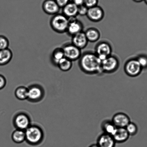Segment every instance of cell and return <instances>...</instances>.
Masks as SVG:
<instances>
[{
    "instance_id": "obj_34",
    "label": "cell",
    "mask_w": 147,
    "mask_h": 147,
    "mask_svg": "<svg viewBox=\"0 0 147 147\" xmlns=\"http://www.w3.org/2000/svg\"><path fill=\"white\" fill-rule=\"evenodd\" d=\"M134 2L136 3H140L144 1V0H133Z\"/></svg>"
},
{
    "instance_id": "obj_11",
    "label": "cell",
    "mask_w": 147,
    "mask_h": 147,
    "mask_svg": "<svg viewBox=\"0 0 147 147\" xmlns=\"http://www.w3.org/2000/svg\"><path fill=\"white\" fill-rule=\"evenodd\" d=\"M111 120L117 128H125L131 122L129 116L123 112H118L115 114Z\"/></svg>"
},
{
    "instance_id": "obj_1",
    "label": "cell",
    "mask_w": 147,
    "mask_h": 147,
    "mask_svg": "<svg viewBox=\"0 0 147 147\" xmlns=\"http://www.w3.org/2000/svg\"><path fill=\"white\" fill-rule=\"evenodd\" d=\"M78 60V65L84 73L89 75L102 74V61L95 52H85L82 54Z\"/></svg>"
},
{
    "instance_id": "obj_27",
    "label": "cell",
    "mask_w": 147,
    "mask_h": 147,
    "mask_svg": "<svg viewBox=\"0 0 147 147\" xmlns=\"http://www.w3.org/2000/svg\"><path fill=\"white\" fill-rule=\"evenodd\" d=\"M9 45V40L5 36L0 35V50L8 48Z\"/></svg>"
},
{
    "instance_id": "obj_18",
    "label": "cell",
    "mask_w": 147,
    "mask_h": 147,
    "mask_svg": "<svg viewBox=\"0 0 147 147\" xmlns=\"http://www.w3.org/2000/svg\"><path fill=\"white\" fill-rule=\"evenodd\" d=\"M13 54L9 48L0 50V66L7 65L12 60Z\"/></svg>"
},
{
    "instance_id": "obj_23",
    "label": "cell",
    "mask_w": 147,
    "mask_h": 147,
    "mask_svg": "<svg viewBox=\"0 0 147 147\" xmlns=\"http://www.w3.org/2000/svg\"><path fill=\"white\" fill-rule=\"evenodd\" d=\"M28 88L25 86H19L15 90V95L20 100H25L28 99Z\"/></svg>"
},
{
    "instance_id": "obj_3",
    "label": "cell",
    "mask_w": 147,
    "mask_h": 147,
    "mask_svg": "<svg viewBox=\"0 0 147 147\" xmlns=\"http://www.w3.org/2000/svg\"><path fill=\"white\" fill-rule=\"evenodd\" d=\"M69 20L62 13L54 15L50 21L51 27L55 32L59 34L66 32Z\"/></svg>"
},
{
    "instance_id": "obj_24",
    "label": "cell",
    "mask_w": 147,
    "mask_h": 147,
    "mask_svg": "<svg viewBox=\"0 0 147 147\" xmlns=\"http://www.w3.org/2000/svg\"><path fill=\"white\" fill-rule=\"evenodd\" d=\"M72 61L65 57L60 61L57 66L63 72H67L72 68Z\"/></svg>"
},
{
    "instance_id": "obj_5",
    "label": "cell",
    "mask_w": 147,
    "mask_h": 147,
    "mask_svg": "<svg viewBox=\"0 0 147 147\" xmlns=\"http://www.w3.org/2000/svg\"><path fill=\"white\" fill-rule=\"evenodd\" d=\"M142 70L136 58L128 59L124 65L125 73L128 76L132 78L138 76L142 72Z\"/></svg>"
},
{
    "instance_id": "obj_28",
    "label": "cell",
    "mask_w": 147,
    "mask_h": 147,
    "mask_svg": "<svg viewBox=\"0 0 147 147\" xmlns=\"http://www.w3.org/2000/svg\"><path fill=\"white\" fill-rule=\"evenodd\" d=\"M99 0H85L84 5L88 8L98 5Z\"/></svg>"
},
{
    "instance_id": "obj_19",
    "label": "cell",
    "mask_w": 147,
    "mask_h": 147,
    "mask_svg": "<svg viewBox=\"0 0 147 147\" xmlns=\"http://www.w3.org/2000/svg\"><path fill=\"white\" fill-rule=\"evenodd\" d=\"M85 33L88 42H96L100 37V32L99 30L95 28H88L86 31Z\"/></svg>"
},
{
    "instance_id": "obj_16",
    "label": "cell",
    "mask_w": 147,
    "mask_h": 147,
    "mask_svg": "<svg viewBox=\"0 0 147 147\" xmlns=\"http://www.w3.org/2000/svg\"><path fill=\"white\" fill-rule=\"evenodd\" d=\"M112 136L116 143H123L127 141L130 137L125 128H117Z\"/></svg>"
},
{
    "instance_id": "obj_33",
    "label": "cell",
    "mask_w": 147,
    "mask_h": 147,
    "mask_svg": "<svg viewBox=\"0 0 147 147\" xmlns=\"http://www.w3.org/2000/svg\"><path fill=\"white\" fill-rule=\"evenodd\" d=\"M88 147H99L96 144H93L91 145Z\"/></svg>"
},
{
    "instance_id": "obj_29",
    "label": "cell",
    "mask_w": 147,
    "mask_h": 147,
    "mask_svg": "<svg viewBox=\"0 0 147 147\" xmlns=\"http://www.w3.org/2000/svg\"><path fill=\"white\" fill-rule=\"evenodd\" d=\"M88 8L84 5L78 7V15L84 16L87 15Z\"/></svg>"
},
{
    "instance_id": "obj_13",
    "label": "cell",
    "mask_w": 147,
    "mask_h": 147,
    "mask_svg": "<svg viewBox=\"0 0 147 147\" xmlns=\"http://www.w3.org/2000/svg\"><path fill=\"white\" fill-rule=\"evenodd\" d=\"M116 144L112 135L102 133L97 138L96 144L99 147H115Z\"/></svg>"
},
{
    "instance_id": "obj_10",
    "label": "cell",
    "mask_w": 147,
    "mask_h": 147,
    "mask_svg": "<svg viewBox=\"0 0 147 147\" xmlns=\"http://www.w3.org/2000/svg\"><path fill=\"white\" fill-rule=\"evenodd\" d=\"M105 15L103 9L98 5L88 8L86 16L90 20L97 22L102 21Z\"/></svg>"
},
{
    "instance_id": "obj_17",
    "label": "cell",
    "mask_w": 147,
    "mask_h": 147,
    "mask_svg": "<svg viewBox=\"0 0 147 147\" xmlns=\"http://www.w3.org/2000/svg\"><path fill=\"white\" fill-rule=\"evenodd\" d=\"M78 6L73 2H69L62 8V14L69 18H76L78 15Z\"/></svg>"
},
{
    "instance_id": "obj_21",
    "label": "cell",
    "mask_w": 147,
    "mask_h": 147,
    "mask_svg": "<svg viewBox=\"0 0 147 147\" xmlns=\"http://www.w3.org/2000/svg\"><path fill=\"white\" fill-rule=\"evenodd\" d=\"M65 57L62 48H57L54 49L51 55V61L54 65L57 66L60 61Z\"/></svg>"
},
{
    "instance_id": "obj_25",
    "label": "cell",
    "mask_w": 147,
    "mask_h": 147,
    "mask_svg": "<svg viewBox=\"0 0 147 147\" xmlns=\"http://www.w3.org/2000/svg\"><path fill=\"white\" fill-rule=\"evenodd\" d=\"M130 136H134L138 132V127L136 124L131 122L125 128Z\"/></svg>"
},
{
    "instance_id": "obj_26",
    "label": "cell",
    "mask_w": 147,
    "mask_h": 147,
    "mask_svg": "<svg viewBox=\"0 0 147 147\" xmlns=\"http://www.w3.org/2000/svg\"><path fill=\"white\" fill-rule=\"evenodd\" d=\"M142 69L147 68V55H138L136 58Z\"/></svg>"
},
{
    "instance_id": "obj_20",
    "label": "cell",
    "mask_w": 147,
    "mask_h": 147,
    "mask_svg": "<svg viewBox=\"0 0 147 147\" xmlns=\"http://www.w3.org/2000/svg\"><path fill=\"white\" fill-rule=\"evenodd\" d=\"M101 128L104 133L112 135L117 129L112 120L105 119L102 122Z\"/></svg>"
},
{
    "instance_id": "obj_4",
    "label": "cell",
    "mask_w": 147,
    "mask_h": 147,
    "mask_svg": "<svg viewBox=\"0 0 147 147\" xmlns=\"http://www.w3.org/2000/svg\"><path fill=\"white\" fill-rule=\"evenodd\" d=\"M119 66V61L115 55H111L102 62L101 69L102 73H113L118 69Z\"/></svg>"
},
{
    "instance_id": "obj_6",
    "label": "cell",
    "mask_w": 147,
    "mask_h": 147,
    "mask_svg": "<svg viewBox=\"0 0 147 147\" xmlns=\"http://www.w3.org/2000/svg\"><path fill=\"white\" fill-rule=\"evenodd\" d=\"M62 48L65 57L72 62L79 60L82 55L81 50L72 43L65 44Z\"/></svg>"
},
{
    "instance_id": "obj_32",
    "label": "cell",
    "mask_w": 147,
    "mask_h": 147,
    "mask_svg": "<svg viewBox=\"0 0 147 147\" xmlns=\"http://www.w3.org/2000/svg\"><path fill=\"white\" fill-rule=\"evenodd\" d=\"M85 0H72V2L78 6L84 5Z\"/></svg>"
},
{
    "instance_id": "obj_15",
    "label": "cell",
    "mask_w": 147,
    "mask_h": 147,
    "mask_svg": "<svg viewBox=\"0 0 147 147\" xmlns=\"http://www.w3.org/2000/svg\"><path fill=\"white\" fill-rule=\"evenodd\" d=\"M88 42L85 32L83 31L72 36V43L81 50L86 48Z\"/></svg>"
},
{
    "instance_id": "obj_7",
    "label": "cell",
    "mask_w": 147,
    "mask_h": 147,
    "mask_svg": "<svg viewBox=\"0 0 147 147\" xmlns=\"http://www.w3.org/2000/svg\"><path fill=\"white\" fill-rule=\"evenodd\" d=\"M112 46L107 41H101L96 46L95 53L102 62L108 57L112 55Z\"/></svg>"
},
{
    "instance_id": "obj_12",
    "label": "cell",
    "mask_w": 147,
    "mask_h": 147,
    "mask_svg": "<svg viewBox=\"0 0 147 147\" xmlns=\"http://www.w3.org/2000/svg\"><path fill=\"white\" fill-rule=\"evenodd\" d=\"M69 24L66 31L68 35L72 37L83 31V25L76 18H69Z\"/></svg>"
},
{
    "instance_id": "obj_30",
    "label": "cell",
    "mask_w": 147,
    "mask_h": 147,
    "mask_svg": "<svg viewBox=\"0 0 147 147\" xmlns=\"http://www.w3.org/2000/svg\"><path fill=\"white\" fill-rule=\"evenodd\" d=\"M55 1L60 8L64 7L70 2L69 0H55Z\"/></svg>"
},
{
    "instance_id": "obj_35",
    "label": "cell",
    "mask_w": 147,
    "mask_h": 147,
    "mask_svg": "<svg viewBox=\"0 0 147 147\" xmlns=\"http://www.w3.org/2000/svg\"><path fill=\"white\" fill-rule=\"evenodd\" d=\"M144 1H145V3L147 5V0H144Z\"/></svg>"
},
{
    "instance_id": "obj_9",
    "label": "cell",
    "mask_w": 147,
    "mask_h": 147,
    "mask_svg": "<svg viewBox=\"0 0 147 147\" xmlns=\"http://www.w3.org/2000/svg\"><path fill=\"white\" fill-rule=\"evenodd\" d=\"M13 124L17 129L25 131L31 125L29 116L24 113H19L15 115Z\"/></svg>"
},
{
    "instance_id": "obj_8",
    "label": "cell",
    "mask_w": 147,
    "mask_h": 147,
    "mask_svg": "<svg viewBox=\"0 0 147 147\" xmlns=\"http://www.w3.org/2000/svg\"><path fill=\"white\" fill-rule=\"evenodd\" d=\"M28 100L32 102H37L40 101L43 98L44 90L42 87L38 85H33L28 88Z\"/></svg>"
},
{
    "instance_id": "obj_2",
    "label": "cell",
    "mask_w": 147,
    "mask_h": 147,
    "mask_svg": "<svg viewBox=\"0 0 147 147\" xmlns=\"http://www.w3.org/2000/svg\"><path fill=\"white\" fill-rule=\"evenodd\" d=\"M26 140L28 143L36 145L40 143L44 138V133L39 126L30 125L25 131Z\"/></svg>"
},
{
    "instance_id": "obj_22",
    "label": "cell",
    "mask_w": 147,
    "mask_h": 147,
    "mask_svg": "<svg viewBox=\"0 0 147 147\" xmlns=\"http://www.w3.org/2000/svg\"><path fill=\"white\" fill-rule=\"evenodd\" d=\"M13 141L16 143L20 144L26 140L25 131L16 129L13 132L12 135Z\"/></svg>"
},
{
    "instance_id": "obj_31",
    "label": "cell",
    "mask_w": 147,
    "mask_h": 147,
    "mask_svg": "<svg viewBox=\"0 0 147 147\" xmlns=\"http://www.w3.org/2000/svg\"><path fill=\"white\" fill-rule=\"evenodd\" d=\"M6 84V80L3 75L0 74V90L5 88Z\"/></svg>"
},
{
    "instance_id": "obj_14",
    "label": "cell",
    "mask_w": 147,
    "mask_h": 147,
    "mask_svg": "<svg viewBox=\"0 0 147 147\" xmlns=\"http://www.w3.org/2000/svg\"><path fill=\"white\" fill-rule=\"evenodd\" d=\"M42 8L46 13L54 16L59 13L61 8L55 0H45L43 3Z\"/></svg>"
}]
</instances>
